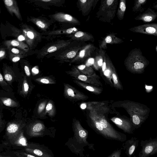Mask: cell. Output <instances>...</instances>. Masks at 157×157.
<instances>
[{
    "label": "cell",
    "mask_w": 157,
    "mask_h": 157,
    "mask_svg": "<svg viewBox=\"0 0 157 157\" xmlns=\"http://www.w3.org/2000/svg\"><path fill=\"white\" fill-rule=\"evenodd\" d=\"M89 117L92 127L100 134L107 138L124 141L125 135L116 131L107 121L105 115L94 110H90Z\"/></svg>",
    "instance_id": "cell-1"
},
{
    "label": "cell",
    "mask_w": 157,
    "mask_h": 157,
    "mask_svg": "<svg viewBox=\"0 0 157 157\" xmlns=\"http://www.w3.org/2000/svg\"><path fill=\"white\" fill-rule=\"evenodd\" d=\"M150 63L149 61L143 55L140 48H135L130 52L125 63L127 70L134 74L143 73Z\"/></svg>",
    "instance_id": "cell-2"
},
{
    "label": "cell",
    "mask_w": 157,
    "mask_h": 157,
    "mask_svg": "<svg viewBox=\"0 0 157 157\" xmlns=\"http://www.w3.org/2000/svg\"><path fill=\"white\" fill-rule=\"evenodd\" d=\"M119 103V106L124 109L129 115H138L146 119L148 118L150 109L146 105L128 100L121 101Z\"/></svg>",
    "instance_id": "cell-3"
},
{
    "label": "cell",
    "mask_w": 157,
    "mask_h": 157,
    "mask_svg": "<svg viewBox=\"0 0 157 157\" xmlns=\"http://www.w3.org/2000/svg\"><path fill=\"white\" fill-rule=\"evenodd\" d=\"M22 150L36 157H54L51 150L44 145L38 143L28 142Z\"/></svg>",
    "instance_id": "cell-4"
},
{
    "label": "cell",
    "mask_w": 157,
    "mask_h": 157,
    "mask_svg": "<svg viewBox=\"0 0 157 157\" xmlns=\"http://www.w3.org/2000/svg\"><path fill=\"white\" fill-rule=\"evenodd\" d=\"M68 74L75 79L82 82L99 87L103 86L100 80V77L95 73L92 75H86L81 74L76 68L67 72Z\"/></svg>",
    "instance_id": "cell-5"
},
{
    "label": "cell",
    "mask_w": 157,
    "mask_h": 157,
    "mask_svg": "<svg viewBox=\"0 0 157 157\" xmlns=\"http://www.w3.org/2000/svg\"><path fill=\"white\" fill-rule=\"evenodd\" d=\"M141 147L139 152V157H148L157 153V137L140 142Z\"/></svg>",
    "instance_id": "cell-6"
},
{
    "label": "cell",
    "mask_w": 157,
    "mask_h": 157,
    "mask_svg": "<svg viewBox=\"0 0 157 157\" xmlns=\"http://www.w3.org/2000/svg\"><path fill=\"white\" fill-rule=\"evenodd\" d=\"M64 94L66 98L74 101H85L89 98L87 95L74 87L66 83L64 84Z\"/></svg>",
    "instance_id": "cell-7"
},
{
    "label": "cell",
    "mask_w": 157,
    "mask_h": 157,
    "mask_svg": "<svg viewBox=\"0 0 157 157\" xmlns=\"http://www.w3.org/2000/svg\"><path fill=\"white\" fill-rule=\"evenodd\" d=\"M110 120L125 132L132 134L135 129L130 119L126 116L114 117L111 118Z\"/></svg>",
    "instance_id": "cell-8"
},
{
    "label": "cell",
    "mask_w": 157,
    "mask_h": 157,
    "mask_svg": "<svg viewBox=\"0 0 157 157\" xmlns=\"http://www.w3.org/2000/svg\"><path fill=\"white\" fill-rule=\"evenodd\" d=\"M129 30L134 33L151 35L157 37V23L139 25L133 27Z\"/></svg>",
    "instance_id": "cell-9"
},
{
    "label": "cell",
    "mask_w": 157,
    "mask_h": 157,
    "mask_svg": "<svg viewBox=\"0 0 157 157\" xmlns=\"http://www.w3.org/2000/svg\"><path fill=\"white\" fill-rule=\"evenodd\" d=\"M107 102L91 101L82 103L81 107L83 109H85L89 110H94L97 113L104 114L109 110L106 106Z\"/></svg>",
    "instance_id": "cell-10"
},
{
    "label": "cell",
    "mask_w": 157,
    "mask_h": 157,
    "mask_svg": "<svg viewBox=\"0 0 157 157\" xmlns=\"http://www.w3.org/2000/svg\"><path fill=\"white\" fill-rule=\"evenodd\" d=\"M45 127L40 122H36L31 124L26 131V134L28 138L42 137L44 135Z\"/></svg>",
    "instance_id": "cell-11"
},
{
    "label": "cell",
    "mask_w": 157,
    "mask_h": 157,
    "mask_svg": "<svg viewBox=\"0 0 157 157\" xmlns=\"http://www.w3.org/2000/svg\"><path fill=\"white\" fill-rule=\"evenodd\" d=\"M157 18V12L148 7L144 13L136 16L135 19L144 23H149L154 21Z\"/></svg>",
    "instance_id": "cell-12"
},
{
    "label": "cell",
    "mask_w": 157,
    "mask_h": 157,
    "mask_svg": "<svg viewBox=\"0 0 157 157\" xmlns=\"http://www.w3.org/2000/svg\"><path fill=\"white\" fill-rule=\"evenodd\" d=\"M22 29L28 44L30 47H32L33 42L39 38V35L34 30L26 25H23Z\"/></svg>",
    "instance_id": "cell-13"
},
{
    "label": "cell",
    "mask_w": 157,
    "mask_h": 157,
    "mask_svg": "<svg viewBox=\"0 0 157 157\" xmlns=\"http://www.w3.org/2000/svg\"><path fill=\"white\" fill-rule=\"evenodd\" d=\"M139 142V140L137 138L132 137L124 144V147L125 150V153L128 157H131L134 155Z\"/></svg>",
    "instance_id": "cell-14"
},
{
    "label": "cell",
    "mask_w": 157,
    "mask_h": 157,
    "mask_svg": "<svg viewBox=\"0 0 157 157\" xmlns=\"http://www.w3.org/2000/svg\"><path fill=\"white\" fill-rule=\"evenodd\" d=\"M28 142L26 137L24 135V131L22 130L13 140L10 144H6L16 147L17 150L22 149L27 144Z\"/></svg>",
    "instance_id": "cell-15"
},
{
    "label": "cell",
    "mask_w": 157,
    "mask_h": 157,
    "mask_svg": "<svg viewBox=\"0 0 157 157\" xmlns=\"http://www.w3.org/2000/svg\"><path fill=\"white\" fill-rule=\"evenodd\" d=\"M4 2L6 7L11 15H13L14 13L19 20H22L21 16L16 1L4 0Z\"/></svg>",
    "instance_id": "cell-16"
},
{
    "label": "cell",
    "mask_w": 157,
    "mask_h": 157,
    "mask_svg": "<svg viewBox=\"0 0 157 157\" xmlns=\"http://www.w3.org/2000/svg\"><path fill=\"white\" fill-rule=\"evenodd\" d=\"M73 82L77 85L83 88L95 95H99L103 91L101 87H97L94 85L74 80Z\"/></svg>",
    "instance_id": "cell-17"
},
{
    "label": "cell",
    "mask_w": 157,
    "mask_h": 157,
    "mask_svg": "<svg viewBox=\"0 0 157 157\" xmlns=\"http://www.w3.org/2000/svg\"><path fill=\"white\" fill-rule=\"evenodd\" d=\"M5 45L8 48L11 47H17L25 52H27L29 48L27 45L23 42L16 40H7L5 42Z\"/></svg>",
    "instance_id": "cell-18"
},
{
    "label": "cell",
    "mask_w": 157,
    "mask_h": 157,
    "mask_svg": "<svg viewBox=\"0 0 157 157\" xmlns=\"http://www.w3.org/2000/svg\"><path fill=\"white\" fill-rule=\"evenodd\" d=\"M52 17L55 20L60 22H71L74 19L71 15L62 13H56Z\"/></svg>",
    "instance_id": "cell-19"
},
{
    "label": "cell",
    "mask_w": 157,
    "mask_h": 157,
    "mask_svg": "<svg viewBox=\"0 0 157 157\" xmlns=\"http://www.w3.org/2000/svg\"><path fill=\"white\" fill-rule=\"evenodd\" d=\"M147 0H135L132 11L134 13L142 12L145 9L144 6L146 3Z\"/></svg>",
    "instance_id": "cell-20"
},
{
    "label": "cell",
    "mask_w": 157,
    "mask_h": 157,
    "mask_svg": "<svg viewBox=\"0 0 157 157\" xmlns=\"http://www.w3.org/2000/svg\"><path fill=\"white\" fill-rule=\"evenodd\" d=\"M64 45V44L61 42H57L44 49L42 54L45 55L48 53L54 52L63 47Z\"/></svg>",
    "instance_id": "cell-21"
},
{
    "label": "cell",
    "mask_w": 157,
    "mask_h": 157,
    "mask_svg": "<svg viewBox=\"0 0 157 157\" xmlns=\"http://www.w3.org/2000/svg\"><path fill=\"white\" fill-rule=\"evenodd\" d=\"M111 74L114 88L117 90H123L122 85L115 70L114 69L111 70Z\"/></svg>",
    "instance_id": "cell-22"
},
{
    "label": "cell",
    "mask_w": 157,
    "mask_h": 157,
    "mask_svg": "<svg viewBox=\"0 0 157 157\" xmlns=\"http://www.w3.org/2000/svg\"><path fill=\"white\" fill-rule=\"evenodd\" d=\"M30 20L42 30H45L48 27V23L44 20L38 18L32 17Z\"/></svg>",
    "instance_id": "cell-23"
},
{
    "label": "cell",
    "mask_w": 157,
    "mask_h": 157,
    "mask_svg": "<svg viewBox=\"0 0 157 157\" xmlns=\"http://www.w3.org/2000/svg\"><path fill=\"white\" fill-rule=\"evenodd\" d=\"M78 71L81 74L86 75H90L94 74L93 70L90 67H88L85 65H82L77 67Z\"/></svg>",
    "instance_id": "cell-24"
},
{
    "label": "cell",
    "mask_w": 157,
    "mask_h": 157,
    "mask_svg": "<svg viewBox=\"0 0 157 157\" xmlns=\"http://www.w3.org/2000/svg\"><path fill=\"white\" fill-rule=\"evenodd\" d=\"M11 151L18 157H36L33 155L27 153L23 150L19 149L15 151Z\"/></svg>",
    "instance_id": "cell-25"
},
{
    "label": "cell",
    "mask_w": 157,
    "mask_h": 157,
    "mask_svg": "<svg viewBox=\"0 0 157 157\" xmlns=\"http://www.w3.org/2000/svg\"><path fill=\"white\" fill-rule=\"evenodd\" d=\"M3 103L5 105L9 107H14L17 105V103L10 98H3L1 99Z\"/></svg>",
    "instance_id": "cell-26"
},
{
    "label": "cell",
    "mask_w": 157,
    "mask_h": 157,
    "mask_svg": "<svg viewBox=\"0 0 157 157\" xmlns=\"http://www.w3.org/2000/svg\"><path fill=\"white\" fill-rule=\"evenodd\" d=\"M36 80L39 82L45 84H53L54 82L48 78L44 77L36 79Z\"/></svg>",
    "instance_id": "cell-27"
},
{
    "label": "cell",
    "mask_w": 157,
    "mask_h": 157,
    "mask_svg": "<svg viewBox=\"0 0 157 157\" xmlns=\"http://www.w3.org/2000/svg\"><path fill=\"white\" fill-rule=\"evenodd\" d=\"M0 157H18L13 153L11 150L1 152Z\"/></svg>",
    "instance_id": "cell-28"
},
{
    "label": "cell",
    "mask_w": 157,
    "mask_h": 157,
    "mask_svg": "<svg viewBox=\"0 0 157 157\" xmlns=\"http://www.w3.org/2000/svg\"><path fill=\"white\" fill-rule=\"evenodd\" d=\"M46 111L49 114H52V111L54 110V107L53 104L51 102H49L46 108Z\"/></svg>",
    "instance_id": "cell-29"
},
{
    "label": "cell",
    "mask_w": 157,
    "mask_h": 157,
    "mask_svg": "<svg viewBox=\"0 0 157 157\" xmlns=\"http://www.w3.org/2000/svg\"><path fill=\"white\" fill-rule=\"evenodd\" d=\"M10 56H11L12 61L13 62H16L19 61L23 56L13 54H11Z\"/></svg>",
    "instance_id": "cell-30"
},
{
    "label": "cell",
    "mask_w": 157,
    "mask_h": 157,
    "mask_svg": "<svg viewBox=\"0 0 157 157\" xmlns=\"http://www.w3.org/2000/svg\"><path fill=\"white\" fill-rule=\"evenodd\" d=\"M46 105V102H43L40 103L39 105L38 108V114L41 113L44 109Z\"/></svg>",
    "instance_id": "cell-31"
},
{
    "label": "cell",
    "mask_w": 157,
    "mask_h": 157,
    "mask_svg": "<svg viewBox=\"0 0 157 157\" xmlns=\"http://www.w3.org/2000/svg\"><path fill=\"white\" fill-rule=\"evenodd\" d=\"M11 52L13 54L21 56H22V54L23 53L21 51L14 48H11Z\"/></svg>",
    "instance_id": "cell-32"
},
{
    "label": "cell",
    "mask_w": 157,
    "mask_h": 157,
    "mask_svg": "<svg viewBox=\"0 0 157 157\" xmlns=\"http://www.w3.org/2000/svg\"><path fill=\"white\" fill-rule=\"evenodd\" d=\"M120 8L122 13L124 14L126 9V4L124 1H121L120 4Z\"/></svg>",
    "instance_id": "cell-33"
},
{
    "label": "cell",
    "mask_w": 157,
    "mask_h": 157,
    "mask_svg": "<svg viewBox=\"0 0 157 157\" xmlns=\"http://www.w3.org/2000/svg\"><path fill=\"white\" fill-rule=\"evenodd\" d=\"M29 90V85L26 80H24L23 84V90L25 94L27 93Z\"/></svg>",
    "instance_id": "cell-34"
},
{
    "label": "cell",
    "mask_w": 157,
    "mask_h": 157,
    "mask_svg": "<svg viewBox=\"0 0 157 157\" xmlns=\"http://www.w3.org/2000/svg\"><path fill=\"white\" fill-rule=\"evenodd\" d=\"M121 151L120 150L114 152L108 157H121Z\"/></svg>",
    "instance_id": "cell-35"
},
{
    "label": "cell",
    "mask_w": 157,
    "mask_h": 157,
    "mask_svg": "<svg viewBox=\"0 0 157 157\" xmlns=\"http://www.w3.org/2000/svg\"><path fill=\"white\" fill-rule=\"evenodd\" d=\"M76 54V52L75 51H71L67 54L66 57L69 59L72 58L75 56Z\"/></svg>",
    "instance_id": "cell-36"
},
{
    "label": "cell",
    "mask_w": 157,
    "mask_h": 157,
    "mask_svg": "<svg viewBox=\"0 0 157 157\" xmlns=\"http://www.w3.org/2000/svg\"><path fill=\"white\" fill-rule=\"evenodd\" d=\"M4 78L7 81L10 82L12 81L13 77L11 74L7 73L4 75Z\"/></svg>",
    "instance_id": "cell-37"
},
{
    "label": "cell",
    "mask_w": 157,
    "mask_h": 157,
    "mask_svg": "<svg viewBox=\"0 0 157 157\" xmlns=\"http://www.w3.org/2000/svg\"><path fill=\"white\" fill-rule=\"evenodd\" d=\"M6 51L4 49H1L0 51V58L1 59H2L6 56Z\"/></svg>",
    "instance_id": "cell-38"
},
{
    "label": "cell",
    "mask_w": 157,
    "mask_h": 157,
    "mask_svg": "<svg viewBox=\"0 0 157 157\" xmlns=\"http://www.w3.org/2000/svg\"><path fill=\"white\" fill-rule=\"evenodd\" d=\"M24 70L26 75L29 76L30 75V72L29 67L27 66H25L24 67Z\"/></svg>",
    "instance_id": "cell-39"
},
{
    "label": "cell",
    "mask_w": 157,
    "mask_h": 157,
    "mask_svg": "<svg viewBox=\"0 0 157 157\" xmlns=\"http://www.w3.org/2000/svg\"><path fill=\"white\" fill-rule=\"evenodd\" d=\"M17 40L18 41L21 42L23 40H26L25 37L23 34L19 35L17 37Z\"/></svg>",
    "instance_id": "cell-40"
},
{
    "label": "cell",
    "mask_w": 157,
    "mask_h": 157,
    "mask_svg": "<svg viewBox=\"0 0 157 157\" xmlns=\"http://www.w3.org/2000/svg\"><path fill=\"white\" fill-rule=\"evenodd\" d=\"M84 33L81 31H79L76 33L75 34V36L76 37H80L82 36Z\"/></svg>",
    "instance_id": "cell-41"
},
{
    "label": "cell",
    "mask_w": 157,
    "mask_h": 157,
    "mask_svg": "<svg viewBox=\"0 0 157 157\" xmlns=\"http://www.w3.org/2000/svg\"><path fill=\"white\" fill-rule=\"evenodd\" d=\"M76 30L75 28H71L67 30L66 33L68 34H70L72 33L73 31H76Z\"/></svg>",
    "instance_id": "cell-42"
},
{
    "label": "cell",
    "mask_w": 157,
    "mask_h": 157,
    "mask_svg": "<svg viewBox=\"0 0 157 157\" xmlns=\"http://www.w3.org/2000/svg\"><path fill=\"white\" fill-rule=\"evenodd\" d=\"M112 38L109 36H107L105 39V41L106 43H110L112 41Z\"/></svg>",
    "instance_id": "cell-43"
},
{
    "label": "cell",
    "mask_w": 157,
    "mask_h": 157,
    "mask_svg": "<svg viewBox=\"0 0 157 157\" xmlns=\"http://www.w3.org/2000/svg\"><path fill=\"white\" fill-rule=\"evenodd\" d=\"M32 71L33 73L35 74H37L39 72L38 70L35 67L33 68L32 69Z\"/></svg>",
    "instance_id": "cell-44"
},
{
    "label": "cell",
    "mask_w": 157,
    "mask_h": 157,
    "mask_svg": "<svg viewBox=\"0 0 157 157\" xmlns=\"http://www.w3.org/2000/svg\"><path fill=\"white\" fill-rule=\"evenodd\" d=\"M0 82L1 84H3L4 83H5L3 79V77L1 74H0Z\"/></svg>",
    "instance_id": "cell-45"
},
{
    "label": "cell",
    "mask_w": 157,
    "mask_h": 157,
    "mask_svg": "<svg viewBox=\"0 0 157 157\" xmlns=\"http://www.w3.org/2000/svg\"><path fill=\"white\" fill-rule=\"evenodd\" d=\"M85 50H82L81 51L79 54V56L80 57L82 58L85 56Z\"/></svg>",
    "instance_id": "cell-46"
},
{
    "label": "cell",
    "mask_w": 157,
    "mask_h": 157,
    "mask_svg": "<svg viewBox=\"0 0 157 157\" xmlns=\"http://www.w3.org/2000/svg\"><path fill=\"white\" fill-rule=\"evenodd\" d=\"M113 1V0H107V4L109 6L110 5L112 4Z\"/></svg>",
    "instance_id": "cell-47"
},
{
    "label": "cell",
    "mask_w": 157,
    "mask_h": 157,
    "mask_svg": "<svg viewBox=\"0 0 157 157\" xmlns=\"http://www.w3.org/2000/svg\"><path fill=\"white\" fill-rule=\"evenodd\" d=\"M88 62L90 63H93L94 62V59L93 58H90L88 59Z\"/></svg>",
    "instance_id": "cell-48"
},
{
    "label": "cell",
    "mask_w": 157,
    "mask_h": 157,
    "mask_svg": "<svg viewBox=\"0 0 157 157\" xmlns=\"http://www.w3.org/2000/svg\"><path fill=\"white\" fill-rule=\"evenodd\" d=\"M102 59H100L98 61V65L101 66V65L102 64Z\"/></svg>",
    "instance_id": "cell-49"
},
{
    "label": "cell",
    "mask_w": 157,
    "mask_h": 157,
    "mask_svg": "<svg viewBox=\"0 0 157 157\" xmlns=\"http://www.w3.org/2000/svg\"><path fill=\"white\" fill-rule=\"evenodd\" d=\"M102 70L103 71H104L105 68V63L104 62L102 63Z\"/></svg>",
    "instance_id": "cell-50"
},
{
    "label": "cell",
    "mask_w": 157,
    "mask_h": 157,
    "mask_svg": "<svg viewBox=\"0 0 157 157\" xmlns=\"http://www.w3.org/2000/svg\"><path fill=\"white\" fill-rule=\"evenodd\" d=\"M153 8L157 10V3L154 5L153 6Z\"/></svg>",
    "instance_id": "cell-51"
},
{
    "label": "cell",
    "mask_w": 157,
    "mask_h": 157,
    "mask_svg": "<svg viewBox=\"0 0 157 157\" xmlns=\"http://www.w3.org/2000/svg\"><path fill=\"white\" fill-rule=\"evenodd\" d=\"M80 1L82 3H84V2H85L86 1V0H80Z\"/></svg>",
    "instance_id": "cell-52"
},
{
    "label": "cell",
    "mask_w": 157,
    "mask_h": 157,
    "mask_svg": "<svg viewBox=\"0 0 157 157\" xmlns=\"http://www.w3.org/2000/svg\"><path fill=\"white\" fill-rule=\"evenodd\" d=\"M155 3H157V2H155Z\"/></svg>",
    "instance_id": "cell-53"
}]
</instances>
